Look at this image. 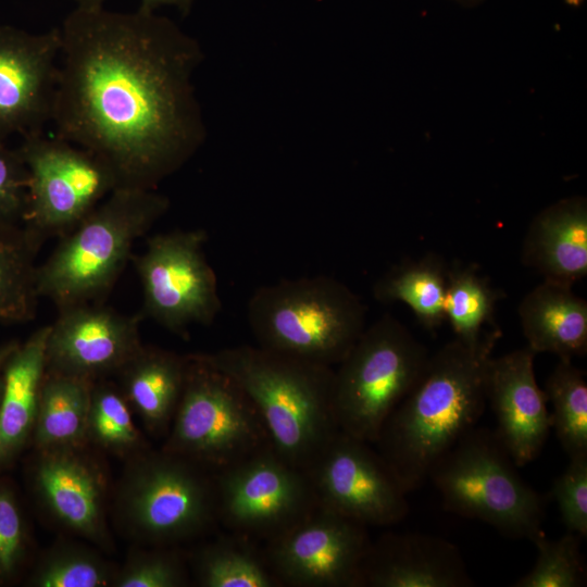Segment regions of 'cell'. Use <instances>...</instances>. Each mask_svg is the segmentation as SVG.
<instances>
[{
    "instance_id": "cell-1",
    "label": "cell",
    "mask_w": 587,
    "mask_h": 587,
    "mask_svg": "<svg viewBox=\"0 0 587 587\" xmlns=\"http://www.w3.org/2000/svg\"><path fill=\"white\" fill-rule=\"evenodd\" d=\"M59 29L55 136L100 158L118 188L155 189L203 140L198 42L141 8L75 7Z\"/></svg>"
},
{
    "instance_id": "cell-2",
    "label": "cell",
    "mask_w": 587,
    "mask_h": 587,
    "mask_svg": "<svg viewBox=\"0 0 587 587\" xmlns=\"http://www.w3.org/2000/svg\"><path fill=\"white\" fill-rule=\"evenodd\" d=\"M500 337L494 328L474 345L455 338L444 345L384 423L374 445L408 494L483 415L488 365Z\"/></svg>"
},
{
    "instance_id": "cell-3",
    "label": "cell",
    "mask_w": 587,
    "mask_h": 587,
    "mask_svg": "<svg viewBox=\"0 0 587 587\" xmlns=\"http://www.w3.org/2000/svg\"><path fill=\"white\" fill-rule=\"evenodd\" d=\"M203 355L253 402L273 449L308 472L339 432L333 410L334 367L258 345Z\"/></svg>"
},
{
    "instance_id": "cell-4",
    "label": "cell",
    "mask_w": 587,
    "mask_h": 587,
    "mask_svg": "<svg viewBox=\"0 0 587 587\" xmlns=\"http://www.w3.org/2000/svg\"><path fill=\"white\" fill-rule=\"evenodd\" d=\"M170 200L155 189H114L59 242L40 265L39 298L58 310L97 303L108 296L136 241L166 213Z\"/></svg>"
},
{
    "instance_id": "cell-5",
    "label": "cell",
    "mask_w": 587,
    "mask_h": 587,
    "mask_svg": "<svg viewBox=\"0 0 587 587\" xmlns=\"http://www.w3.org/2000/svg\"><path fill=\"white\" fill-rule=\"evenodd\" d=\"M366 312L357 294L326 275L262 286L247 303L258 346L332 367L365 329Z\"/></svg>"
},
{
    "instance_id": "cell-6",
    "label": "cell",
    "mask_w": 587,
    "mask_h": 587,
    "mask_svg": "<svg viewBox=\"0 0 587 587\" xmlns=\"http://www.w3.org/2000/svg\"><path fill=\"white\" fill-rule=\"evenodd\" d=\"M517 467L495 430L475 426L439 459L428 478L446 511L479 520L505 537L533 541L544 533L546 498Z\"/></svg>"
},
{
    "instance_id": "cell-7",
    "label": "cell",
    "mask_w": 587,
    "mask_h": 587,
    "mask_svg": "<svg viewBox=\"0 0 587 587\" xmlns=\"http://www.w3.org/2000/svg\"><path fill=\"white\" fill-rule=\"evenodd\" d=\"M127 461L116 488L114 514L132 539L170 547L217 522L211 471L163 449H148Z\"/></svg>"
},
{
    "instance_id": "cell-8",
    "label": "cell",
    "mask_w": 587,
    "mask_h": 587,
    "mask_svg": "<svg viewBox=\"0 0 587 587\" xmlns=\"http://www.w3.org/2000/svg\"><path fill=\"white\" fill-rule=\"evenodd\" d=\"M429 355L390 314L366 326L334 369L333 410L339 430L374 445L387 417L420 380Z\"/></svg>"
},
{
    "instance_id": "cell-9",
    "label": "cell",
    "mask_w": 587,
    "mask_h": 587,
    "mask_svg": "<svg viewBox=\"0 0 587 587\" xmlns=\"http://www.w3.org/2000/svg\"><path fill=\"white\" fill-rule=\"evenodd\" d=\"M272 447L253 402L203 353L187 354L183 392L162 449L212 473Z\"/></svg>"
},
{
    "instance_id": "cell-10",
    "label": "cell",
    "mask_w": 587,
    "mask_h": 587,
    "mask_svg": "<svg viewBox=\"0 0 587 587\" xmlns=\"http://www.w3.org/2000/svg\"><path fill=\"white\" fill-rule=\"evenodd\" d=\"M17 150L28 171L22 225L40 248L47 239L73 229L118 188L100 158L55 135L23 137Z\"/></svg>"
},
{
    "instance_id": "cell-11",
    "label": "cell",
    "mask_w": 587,
    "mask_h": 587,
    "mask_svg": "<svg viewBox=\"0 0 587 587\" xmlns=\"http://www.w3.org/2000/svg\"><path fill=\"white\" fill-rule=\"evenodd\" d=\"M207 240L203 229L161 233L133 259L142 288L140 313L180 338H188L191 325H211L222 309Z\"/></svg>"
},
{
    "instance_id": "cell-12",
    "label": "cell",
    "mask_w": 587,
    "mask_h": 587,
    "mask_svg": "<svg viewBox=\"0 0 587 587\" xmlns=\"http://www.w3.org/2000/svg\"><path fill=\"white\" fill-rule=\"evenodd\" d=\"M213 474L217 522L251 540L266 542L319 507L309 474L273 447Z\"/></svg>"
},
{
    "instance_id": "cell-13",
    "label": "cell",
    "mask_w": 587,
    "mask_h": 587,
    "mask_svg": "<svg viewBox=\"0 0 587 587\" xmlns=\"http://www.w3.org/2000/svg\"><path fill=\"white\" fill-rule=\"evenodd\" d=\"M317 505L365 526H389L409 513L408 492L372 444L338 432L307 472Z\"/></svg>"
},
{
    "instance_id": "cell-14",
    "label": "cell",
    "mask_w": 587,
    "mask_h": 587,
    "mask_svg": "<svg viewBox=\"0 0 587 587\" xmlns=\"http://www.w3.org/2000/svg\"><path fill=\"white\" fill-rule=\"evenodd\" d=\"M371 542L365 525L317 507L266 541L263 553L280 585L360 587L361 565Z\"/></svg>"
},
{
    "instance_id": "cell-15",
    "label": "cell",
    "mask_w": 587,
    "mask_h": 587,
    "mask_svg": "<svg viewBox=\"0 0 587 587\" xmlns=\"http://www.w3.org/2000/svg\"><path fill=\"white\" fill-rule=\"evenodd\" d=\"M33 452L26 474L39 509L58 527L109 551L108 478L87 445Z\"/></svg>"
},
{
    "instance_id": "cell-16",
    "label": "cell",
    "mask_w": 587,
    "mask_h": 587,
    "mask_svg": "<svg viewBox=\"0 0 587 587\" xmlns=\"http://www.w3.org/2000/svg\"><path fill=\"white\" fill-rule=\"evenodd\" d=\"M60 49L59 27L35 34L0 24V143L51 123Z\"/></svg>"
},
{
    "instance_id": "cell-17",
    "label": "cell",
    "mask_w": 587,
    "mask_h": 587,
    "mask_svg": "<svg viewBox=\"0 0 587 587\" xmlns=\"http://www.w3.org/2000/svg\"><path fill=\"white\" fill-rule=\"evenodd\" d=\"M141 313L127 315L102 304L58 310L49 325L46 372L97 382L117 375L141 349Z\"/></svg>"
},
{
    "instance_id": "cell-18",
    "label": "cell",
    "mask_w": 587,
    "mask_h": 587,
    "mask_svg": "<svg viewBox=\"0 0 587 587\" xmlns=\"http://www.w3.org/2000/svg\"><path fill=\"white\" fill-rule=\"evenodd\" d=\"M536 353L527 346L491 358L486 396L497 421L496 434L521 467L541 452L552 422L534 371Z\"/></svg>"
},
{
    "instance_id": "cell-19",
    "label": "cell",
    "mask_w": 587,
    "mask_h": 587,
    "mask_svg": "<svg viewBox=\"0 0 587 587\" xmlns=\"http://www.w3.org/2000/svg\"><path fill=\"white\" fill-rule=\"evenodd\" d=\"M473 580L460 549L421 533H387L371 542L361 565L360 586L467 587Z\"/></svg>"
},
{
    "instance_id": "cell-20",
    "label": "cell",
    "mask_w": 587,
    "mask_h": 587,
    "mask_svg": "<svg viewBox=\"0 0 587 587\" xmlns=\"http://www.w3.org/2000/svg\"><path fill=\"white\" fill-rule=\"evenodd\" d=\"M521 261L544 280L573 286L586 277V198L572 196L542 209L523 238Z\"/></svg>"
},
{
    "instance_id": "cell-21",
    "label": "cell",
    "mask_w": 587,
    "mask_h": 587,
    "mask_svg": "<svg viewBox=\"0 0 587 587\" xmlns=\"http://www.w3.org/2000/svg\"><path fill=\"white\" fill-rule=\"evenodd\" d=\"M49 325L20 341L3 372L0 399V473L32 445L42 379Z\"/></svg>"
},
{
    "instance_id": "cell-22",
    "label": "cell",
    "mask_w": 587,
    "mask_h": 587,
    "mask_svg": "<svg viewBox=\"0 0 587 587\" xmlns=\"http://www.w3.org/2000/svg\"><path fill=\"white\" fill-rule=\"evenodd\" d=\"M527 347L536 354L550 352L573 360L587 351V301L573 286L542 280L519 305Z\"/></svg>"
},
{
    "instance_id": "cell-23",
    "label": "cell",
    "mask_w": 587,
    "mask_h": 587,
    "mask_svg": "<svg viewBox=\"0 0 587 587\" xmlns=\"http://www.w3.org/2000/svg\"><path fill=\"white\" fill-rule=\"evenodd\" d=\"M186 369L187 354L143 345L117 374L121 391L153 437L168 433Z\"/></svg>"
},
{
    "instance_id": "cell-24",
    "label": "cell",
    "mask_w": 587,
    "mask_h": 587,
    "mask_svg": "<svg viewBox=\"0 0 587 587\" xmlns=\"http://www.w3.org/2000/svg\"><path fill=\"white\" fill-rule=\"evenodd\" d=\"M93 382L46 372L32 439L34 450L88 445L87 419Z\"/></svg>"
},
{
    "instance_id": "cell-25",
    "label": "cell",
    "mask_w": 587,
    "mask_h": 587,
    "mask_svg": "<svg viewBox=\"0 0 587 587\" xmlns=\"http://www.w3.org/2000/svg\"><path fill=\"white\" fill-rule=\"evenodd\" d=\"M449 266L444 259L428 253L419 260L391 266L373 285L379 303L402 302L419 323L435 333L445 321L444 298Z\"/></svg>"
},
{
    "instance_id": "cell-26",
    "label": "cell",
    "mask_w": 587,
    "mask_h": 587,
    "mask_svg": "<svg viewBox=\"0 0 587 587\" xmlns=\"http://www.w3.org/2000/svg\"><path fill=\"white\" fill-rule=\"evenodd\" d=\"M40 247L22 224L0 221V324L33 321L37 313L36 255Z\"/></svg>"
},
{
    "instance_id": "cell-27",
    "label": "cell",
    "mask_w": 587,
    "mask_h": 587,
    "mask_svg": "<svg viewBox=\"0 0 587 587\" xmlns=\"http://www.w3.org/2000/svg\"><path fill=\"white\" fill-rule=\"evenodd\" d=\"M191 564L197 583L203 587L280 586L263 551L238 535L202 546L193 553Z\"/></svg>"
},
{
    "instance_id": "cell-28",
    "label": "cell",
    "mask_w": 587,
    "mask_h": 587,
    "mask_svg": "<svg viewBox=\"0 0 587 587\" xmlns=\"http://www.w3.org/2000/svg\"><path fill=\"white\" fill-rule=\"evenodd\" d=\"M502 292L495 289L476 267L449 266L444 298V313L455 339L474 345L492 321L496 304Z\"/></svg>"
},
{
    "instance_id": "cell-29",
    "label": "cell",
    "mask_w": 587,
    "mask_h": 587,
    "mask_svg": "<svg viewBox=\"0 0 587 587\" xmlns=\"http://www.w3.org/2000/svg\"><path fill=\"white\" fill-rule=\"evenodd\" d=\"M87 442L126 459L150 449L133 420V410L120 387L107 379L92 385Z\"/></svg>"
},
{
    "instance_id": "cell-30",
    "label": "cell",
    "mask_w": 587,
    "mask_h": 587,
    "mask_svg": "<svg viewBox=\"0 0 587 587\" xmlns=\"http://www.w3.org/2000/svg\"><path fill=\"white\" fill-rule=\"evenodd\" d=\"M552 428L570 459L587 457V382L572 360L559 359L544 389Z\"/></svg>"
},
{
    "instance_id": "cell-31",
    "label": "cell",
    "mask_w": 587,
    "mask_h": 587,
    "mask_svg": "<svg viewBox=\"0 0 587 587\" xmlns=\"http://www.w3.org/2000/svg\"><path fill=\"white\" fill-rule=\"evenodd\" d=\"M116 567L90 547L61 541L38 560L26 580L33 587L112 586Z\"/></svg>"
},
{
    "instance_id": "cell-32",
    "label": "cell",
    "mask_w": 587,
    "mask_h": 587,
    "mask_svg": "<svg viewBox=\"0 0 587 587\" xmlns=\"http://www.w3.org/2000/svg\"><path fill=\"white\" fill-rule=\"evenodd\" d=\"M582 536L566 532L558 539L545 533L533 539L537 549L534 567L514 587H579L586 583V566L580 553Z\"/></svg>"
},
{
    "instance_id": "cell-33",
    "label": "cell",
    "mask_w": 587,
    "mask_h": 587,
    "mask_svg": "<svg viewBox=\"0 0 587 587\" xmlns=\"http://www.w3.org/2000/svg\"><path fill=\"white\" fill-rule=\"evenodd\" d=\"M32 551L28 522L18 492L0 473V586L15 583Z\"/></svg>"
},
{
    "instance_id": "cell-34",
    "label": "cell",
    "mask_w": 587,
    "mask_h": 587,
    "mask_svg": "<svg viewBox=\"0 0 587 587\" xmlns=\"http://www.w3.org/2000/svg\"><path fill=\"white\" fill-rule=\"evenodd\" d=\"M188 584V571L183 557L168 547L132 551L116 570L115 587H182Z\"/></svg>"
},
{
    "instance_id": "cell-35",
    "label": "cell",
    "mask_w": 587,
    "mask_h": 587,
    "mask_svg": "<svg viewBox=\"0 0 587 587\" xmlns=\"http://www.w3.org/2000/svg\"><path fill=\"white\" fill-rule=\"evenodd\" d=\"M555 500L567 532L587 535V457L570 459L565 470L553 480Z\"/></svg>"
},
{
    "instance_id": "cell-36",
    "label": "cell",
    "mask_w": 587,
    "mask_h": 587,
    "mask_svg": "<svg viewBox=\"0 0 587 587\" xmlns=\"http://www.w3.org/2000/svg\"><path fill=\"white\" fill-rule=\"evenodd\" d=\"M27 189L28 171L21 153L0 143V221L22 224Z\"/></svg>"
},
{
    "instance_id": "cell-37",
    "label": "cell",
    "mask_w": 587,
    "mask_h": 587,
    "mask_svg": "<svg viewBox=\"0 0 587 587\" xmlns=\"http://www.w3.org/2000/svg\"><path fill=\"white\" fill-rule=\"evenodd\" d=\"M76 7L103 5L105 0H71ZM196 0H140L138 8L155 11L162 7H173L183 14H188Z\"/></svg>"
},
{
    "instance_id": "cell-38",
    "label": "cell",
    "mask_w": 587,
    "mask_h": 587,
    "mask_svg": "<svg viewBox=\"0 0 587 587\" xmlns=\"http://www.w3.org/2000/svg\"><path fill=\"white\" fill-rule=\"evenodd\" d=\"M18 342V340L14 339L0 342V399L2 392L4 366L10 354L15 349Z\"/></svg>"
},
{
    "instance_id": "cell-39",
    "label": "cell",
    "mask_w": 587,
    "mask_h": 587,
    "mask_svg": "<svg viewBox=\"0 0 587 587\" xmlns=\"http://www.w3.org/2000/svg\"><path fill=\"white\" fill-rule=\"evenodd\" d=\"M463 8L472 9L483 4L486 0H450Z\"/></svg>"
}]
</instances>
